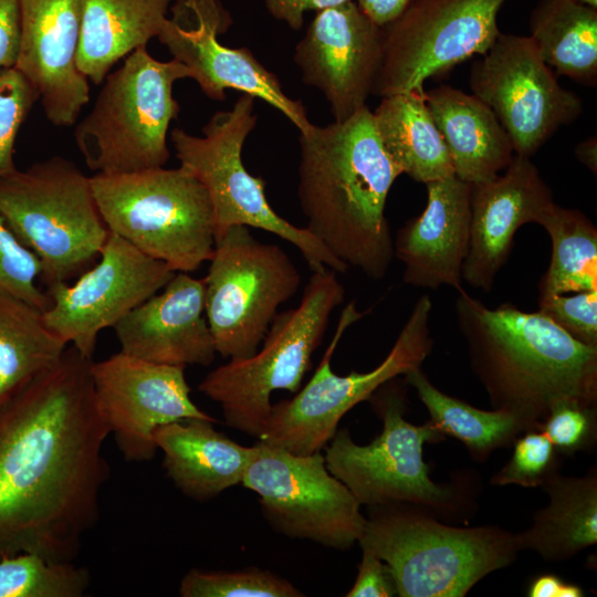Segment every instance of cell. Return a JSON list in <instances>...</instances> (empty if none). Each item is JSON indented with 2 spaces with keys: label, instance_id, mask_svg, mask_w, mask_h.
Masks as SVG:
<instances>
[{
  "label": "cell",
  "instance_id": "cell-23",
  "mask_svg": "<svg viewBox=\"0 0 597 597\" xmlns=\"http://www.w3.org/2000/svg\"><path fill=\"white\" fill-rule=\"evenodd\" d=\"M426 187L427 206L398 230L394 256L404 264L406 284L460 292L470 243L472 185L452 175Z\"/></svg>",
  "mask_w": 597,
  "mask_h": 597
},
{
  "label": "cell",
  "instance_id": "cell-40",
  "mask_svg": "<svg viewBox=\"0 0 597 597\" xmlns=\"http://www.w3.org/2000/svg\"><path fill=\"white\" fill-rule=\"evenodd\" d=\"M347 597H391L397 596L396 585L388 565L362 548V561L353 587Z\"/></svg>",
  "mask_w": 597,
  "mask_h": 597
},
{
  "label": "cell",
  "instance_id": "cell-19",
  "mask_svg": "<svg viewBox=\"0 0 597 597\" xmlns=\"http://www.w3.org/2000/svg\"><path fill=\"white\" fill-rule=\"evenodd\" d=\"M384 29L353 0L317 11L294 61L306 85L329 104L334 122L366 106L383 57Z\"/></svg>",
  "mask_w": 597,
  "mask_h": 597
},
{
  "label": "cell",
  "instance_id": "cell-18",
  "mask_svg": "<svg viewBox=\"0 0 597 597\" xmlns=\"http://www.w3.org/2000/svg\"><path fill=\"white\" fill-rule=\"evenodd\" d=\"M185 368L121 350L93 360L97 408L126 461H150L158 450L154 434L163 425L192 418L217 421L191 400Z\"/></svg>",
  "mask_w": 597,
  "mask_h": 597
},
{
  "label": "cell",
  "instance_id": "cell-13",
  "mask_svg": "<svg viewBox=\"0 0 597 597\" xmlns=\"http://www.w3.org/2000/svg\"><path fill=\"white\" fill-rule=\"evenodd\" d=\"M241 484L259 495L262 513L281 534L345 551L358 543L366 517L321 451L296 454L261 440Z\"/></svg>",
  "mask_w": 597,
  "mask_h": 597
},
{
  "label": "cell",
  "instance_id": "cell-31",
  "mask_svg": "<svg viewBox=\"0 0 597 597\" xmlns=\"http://www.w3.org/2000/svg\"><path fill=\"white\" fill-rule=\"evenodd\" d=\"M66 346L48 329L40 310L0 291V409L52 367Z\"/></svg>",
  "mask_w": 597,
  "mask_h": 597
},
{
  "label": "cell",
  "instance_id": "cell-34",
  "mask_svg": "<svg viewBox=\"0 0 597 597\" xmlns=\"http://www.w3.org/2000/svg\"><path fill=\"white\" fill-rule=\"evenodd\" d=\"M181 597H301L291 582L258 567L235 572L190 569L179 586Z\"/></svg>",
  "mask_w": 597,
  "mask_h": 597
},
{
  "label": "cell",
  "instance_id": "cell-37",
  "mask_svg": "<svg viewBox=\"0 0 597 597\" xmlns=\"http://www.w3.org/2000/svg\"><path fill=\"white\" fill-rule=\"evenodd\" d=\"M39 95L15 67L0 69V177L14 169L18 133Z\"/></svg>",
  "mask_w": 597,
  "mask_h": 597
},
{
  "label": "cell",
  "instance_id": "cell-32",
  "mask_svg": "<svg viewBox=\"0 0 597 597\" xmlns=\"http://www.w3.org/2000/svg\"><path fill=\"white\" fill-rule=\"evenodd\" d=\"M538 224L552 241L538 296L597 291V228L593 221L577 209L554 203Z\"/></svg>",
  "mask_w": 597,
  "mask_h": 597
},
{
  "label": "cell",
  "instance_id": "cell-3",
  "mask_svg": "<svg viewBox=\"0 0 597 597\" xmlns=\"http://www.w3.org/2000/svg\"><path fill=\"white\" fill-rule=\"evenodd\" d=\"M455 317L471 369L493 409L540 425L563 401L596 407L597 347L576 341L537 311L512 304L490 308L464 290L458 292Z\"/></svg>",
  "mask_w": 597,
  "mask_h": 597
},
{
  "label": "cell",
  "instance_id": "cell-33",
  "mask_svg": "<svg viewBox=\"0 0 597 597\" xmlns=\"http://www.w3.org/2000/svg\"><path fill=\"white\" fill-rule=\"evenodd\" d=\"M91 583L86 567L35 553L0 557V597H82Z\"/></svg>",
  "mask_w": 597,
  "mask_h": 597
},
{
  "label": "cell",
  "instance_id": "cell-6",
  "mask_svg": "<svg viewBox=\"0 0 597 597\" xmlns=\"http://www.w3.org/2000/svg\"><path fill=\"white\" fill-rule=\"evenodd\" d=\"M109 232L175 272H193L216 242L213 207L203 184L186 167L91 177Z\"/></svg>",
  "mask_w": 597,
  "mask_h": 597
},
{
  "label": "cell",
  "instance_id": "cell-21",
  "mask_svg": "<svg viewBox=\"0 0 597 597\" xmlns=\"http://www.w3.org/2000/svg\"><path fill=\"white\" fill-rule=\"evenodd\" d=\"M554 203L552 190L531 157L514 155L504 174L472 185L463 281L490 292L516 231L526 223H540Z\"/></svg>",
  "mask_w": 597,
  "mask_h": 597
},
{
  "label": "cell",
  "instance_id": "cell-9",
  "mask_svg": "<svg viewBox=\"0 0 597 597\" xmlns=\"http://www.w3.org/2000/svg\"><path fill=\"white\" fill-rule=\"evenodd\" d=\"M394 380L369 398L383 420L380 434L360 446L347 429L337 430L325 447L326 467L360 505H409L436 517L457 513L458 488L433 482L423 459L425 443L446 437L429 420L417 426L404 418L405 391Z\"/></svg>",
  "mask_w": 597,
  "mask_h": 597
},
{
  "label": "cell",
  "instance_id": "cell-38",
  "mask_svg": "<svg viewBox=\"0 0 597 597\" xmlns=\"http://www.w3.org/2000/svg\"><path fill=\"white\" fill-rule=\"evenodd\" d=\"M557 452L573 454L596 442V407L574 401L555 405L540 423V429Z\"/></svg>",
  "mask_w": 597,
  "mask_h": 597
},
{
  "label": "cell",
  "instance_id": "cell-29",
  "mask_svg": "<svg viewBox=\"0 0 597 597\" xmlns=\"http://www.w3.org/2000/svg\"><path fill=\"white\" fill-rule=\"evenodd\" d=\"M530 38L542 60L583 85L597 81V8L576 0H538Z\"/></svg>",
  "mask_w": 597,
  "mask_h": 597
},
{
  "label": "cell",
  "instance_id": "cell-4",
  "mask_svg": "<svg viewBox=\"0 0 597 597\" xmlns=\"http://www.w3.org/2000/svg\"><path fill=\"white\" fill-rule=\"evenodd\" d=\"M358 544L388 565L400 597H463L520 552L512 532L447 525L409 505L370 507Z\"/></svg>",
  "mask_w": 597,
  "mask_h": 597
},
{
  "label": "cell",
  "instance_id": "cell-46",
  "mask_svg": "<svg viewBox=\"0 0 597 597\" xmlns=\"http://www.w3.org/2000/svg\"><path fill=\"white\" fill-rule=\"evenodd\" d=\"M576 1L590 6L593 8H597V0H576Z\"/></svg>",
  "mask_w": 597,
  "mask_h": 597
},
{
  "label": "cell",
  "instance_id": "cell-11",
  "mask_svg": "<svg viewBox=\"0 0 597 597\" xmlns=\"http://www.w3.org/2000/svg\"><path fill=\"white\" fill-rule=\"evenodd\" d=\"M255 97L242 93L229 111L214 113L196 136L176 127L170 140L180 166L189 169L210 196L216 237L232 226H247L273 233L300 250L313 272L326 268L336 273L349 269L312 232L300 228L269 205L265 180L251 175L242 161L243 144L256 124Z\"/></svg>",
  "mask_w": 597,
  "mask_h": 597
},
{
  "label": "cell",
  "instance_id": "cell-25",
  "mask_svg": "<svg viewBox=\"0 0 597 597\" xmlns=\"http://www.w3.org/2000/svg\"><path fill=\"white\" fill-rule=\"evenodd\" d=\"M426 103L449 151L454 176L470 185L503 171L515 153L493 111L473 94L440 85Z\"/></svg>",
  "mask_w": 597,
  "mask_h": 597
},
{
  "label": "cell",
  "instance_id": "cell-1",
  "mask_svg": "<svg viewBox=\"0 0 597 597\" xmlns=\"http://www.w3.org/2000/svg\"><path fill=\"white\" fill-rule=\"evenodd\" d=\"M73 346L0 409V557L72 562L97 521L109 429Z\"/></svg>",
  "mask_w": 597,
  "mask_h": 597
},
{
  "label": "cell",
  "instance_id": "cell-45",
  "mask_svg": "<svg viewBox=\"0 0 597 597\" xmlns=\"http://www.w3.org/2000/svg\"><path fill=\"white\" fill-rule=\"evenodd\" d=\"M576 159L591 172H597V137L589 136L579 142L574 148Z\"/></svg>",
  "mask_w": 597,
  "mask_h": 597
},
{
  "label": "cell",
  "instance_id": "cell-39",
  "mask_svg": "<svg viewBox=\"0 0 597 597\" xmlns=\"http://www.w3.org/2000/svg\"><path fill=\"white\" fill-rule=\"evenodd\" d=\"M576 341L597 347V291L538 296V310Z\"/></svg>",
  "mask_w": 597,
  "mask_h": 597
},
{
  "label": "cell",
  "instance_id": "cell-24",
  "mask_svg": "<svg viewBox=\"0 0 597 597\" xmlns=\"http://www.w3.org/2000/svg\"><path fill=\"white\" fill-rule=\"evenodd\" d=\"M185 419L158 427L154 440L167 475L185 495L208 501L241 484L253 447L241 446L213 427Z\"/></svg>",
  "mask_w": 597,
  "mask_h": 597
},
{
  "label": "cell",
  "instance_id": "cell-22",
  "mask_svg": "<svg viewBox=\"0 0 597 597\" xmlns=\"http://www.w3.org/2000/svg\"><path fill=\"white\" fill-rule=\"evenodd\" d=\"M121 352L157 364L209 366L214 341L205 314V282L176 272L115 326Z\"/></svg>",
  "mask_w": 597,
  "mask_h": 597
},
{
  "label": "cell",
  "instance_id": "cell-7",
  "mask_svg": "<svg viewBox=\"0 0 597 597\" xmlns=\"http://www.w3.org/2000/svg\"><path fill=\"white\" fill-rule=\"evenodd\" d=\"M344 300L345 289L335 271L313 272L300 304L276 314L261 349L229 359L202 379L198 389L221 406L227 426L260 438L272 410V392L301 389L331 315Z\"/></svg>",
  "mask_w": 597,
  "mask_h": 597
},
{
  "label": "cell",
  "instance_id": "cell-28",
  "mask_svg": "<svg viewBox=\"0 0 597 597\" xmlns=\"http://www.w3.org/2000/svg\"><path fill=\"white\" fill-rule=\"evenodd\" d=\"M371 113L381 146L401 174L425 185L454 175L426 94L410 92L381 97Z\"/></svg>",
  "mask_w": 597,
  "mask_h": 597
},
{
  "label": "cell",
  "instance_id": "cell-27",
  "mask_svg": "<svg viewBox=\"0 0 597 597\" xmlns=\"http://www.w3.org/2000/svg\"><path fill=\"white\" fill-rule=\"evenodd\" d=\"M548 504L533 516L532 525L514 533L519 551L530 549L548 562L569 559L597 542V470L584 476L553 471L541 485Z\"/></svg>",
  "mask_w": 597,
  "mask_h": 597
},
{
  "label": "cell",
  "instance_id": "cell-44",
  "mask_svg": "<svg viewBox=\"0 0 597 597\" xmlns=\"http://www.w3.org/2000/svg\"><path fill=\"white\" fill-rule=\"evenodd\" d=\"M413 0H357L358 7L384 28L398 18Z\"/></svg>",
  "mask_w": 597,
  "mask_h": 597
},
{
  "label": "cell",
  "instance_id": "cell-17",
  "mask_svg": "<svg viewBox=\"0 0 597 597\" xmlns=\"http://www.w3.org/2000/svg\"><path fill=\"white\" fill-rule=\"evenodd\" d=\"M170 10L157 38L172 59L189 69L205 95L223 101L226 90H237L276 108L298 133L312 125L301 101L287 96L276 75L248 48L221 44L218 36L231 19L219 0H176Z\"/></svg>",
  "mask_w": 597,
  "mask_h": 597
},
{
  "label": "cell",
  "instance_id": "cell-26",
  "mask_svg": "<svg viewBox=\"0 0 597 597\" xmlns=\"http://www.w3.org/2000/svg\"><path fill=\"white\" fill-rule=\"evenodd\" d=\"M172 0H84L78 71L100 85L122 59L157 38Z\"/></svg>",
  "mask_w": 597,
  "mask_h": 597
},
{
  "label": "cell",
  "instance_id": "cell-41",
  "mask_svg": "<svg viewBox=\"0 0 597 597\" xmlns=\"http://www.w3.org/2000/svg\"><path fill=\"white\" fill-rule=\"evenodd\" d=\"M19 44V0H0V69L15 66Z\"/></svg>",
  "mask_w": 597,
  "mask_h": 597
},
{
  "label": "cell",
  "instance_id": "cell-36",
  "mask_svg": "<svg viewBox=\"0 0 597 597\" xmlns=\"http://www.w3.org/2000/svg\"><path fill=\"white\" fill-rule=\"evenodd\" d=\"M557 460V451L543 431H525L513 442L510 460L491 478V484L541 486L558 469Z\"/></svg>",
  "mask_w": 597,
  "mask_h": 597
},
{
  "label": "cell",
  "instance_id": "cell-16",
  "mask_svg": "<svg viewBox=\"0 0 597 597\" xmlns=\"http://www.w3.org/2000/svg\"><path fill=\"white\" fill-rule=\"evenodd\" d=\"M175 273L109 232L94 266L73 284L46 286L51 304L42 312L43 322L63 343L93 359L98 333L163 290Z\"/></svg>",
  "mask_w": 597,
  "mask_h": 597
},
{
  "label": "cell",
  "instance_id": "cell-5",
  "mask_svg": "<svg viewBox=\"0 0 597 597\" xmlns=\"http://www.w3.org/2000/svg\"><path fill=\"white\" fill-rule=\"evenodd\" d=\"M187 77L189 69L175 59L158 61L146 48L128 54L74 129L86 166L102 175L163 167L170 157L168 129L180 112L172 87Z\"/></svg>",
  "mask_w": 597,
  "mask_h": 597
},
{
  "label": "cell",
  "instance_id": "cell-35",
  "mask_svg": "<svg viewBox=\"0 0 597 597\" xmlns=\"http://www.w3.org/2000/svg\"><path fill=\"white\" fill-rule=\"evenodd\" d=\"M41 274L38 256L17 238L0 216V291L44 312L51 300L36 284Z\"/></svg>",
  "mask_w": 597,
  "mask_h": 597
},
{
  "label": "cell",
  "instance_id": "cell-15",
  "mask_svg": "<svg viewBox=\"0 0 597 597\" xmlns=\"http://www.w3.org/2000/svg\"><path fill=\"white\" fill-rule=\"evenodd\" d=\"M469 84L493 111L520 156H533L583 112L582 98L559 85L530 36L501 32L473 62Z\"/></svg>",
  "mask_w": 597,
  "mask_h": 597
},
{
  "label": "cell",
  "instance_id": "cell-30",
  "mask_svg": "<svg viewBox=\"0 0 597 597\" xmlns=\"http://www.w3.org/2000/svg\"><path fill=\"white\" fill-rule=\"evenodd\" d=\"M429 412V421L446 437L460 440L475 461L512 446L522 433L540 425L506 409L482 410L439 390L421 370L404 375Z\"/></svg>",
  "mask_w": 597,
  "mask_h": 597
},
{
  "label": "cell",
  "instance_id": "cell-20",
  "mask_svg": "<svg viewBox=\"0 0 597 597\" xmlns=\"http://www.w3.org/2000/svg\"><path fill=\"white\" fill-rule=\"evenodd\" d=\"M84 0H19L20 44L15 63L39 95L46 119L75 124L90 101L88 80L78 71Z\"/></svg>",
  "mask_w": 597,
  "mask_h": 597
},
{
  "label": "cell",
  "instance_id": "cell-10",
  "mask_svg": "<svg viewBox=\"0 0 597 597\" xmlns=\"http://www.w3.org/2000/svg\"><path fill=\"white\" fill-rule=\"evenodd\" d=\"M431 311L430 296L421 295L394 346L376 368L339 376L333 373L331 359L346 329L364 316L356 302H349L313 377L292 399L272 405L259 440L296 454L322 451L347 411L369 400L384 384L421 368L433 347L429 328Z\"/></svg>",
  "mask_w": 597,
  "mask_h": 597
},
{
  "label": "cell",
  "instance_id": "cell-14",
  "mask_svg": "<svg viewBox=\"0 0 597 597\" xmlns=\"http://www.w3.org/2000/svg\"><path fill=\"white\" fill-rule=\"evenodd\" d=\"M505 0H413L385 25L381 64L371 94L416 92L468 59L484 54L501 33Z\"/></svg>",
  "mask_w": 597,
  "mask_h": 597
},
{
  "label": "cell",
  "instance_id": "cell-8",
  "mask_svg": "<svg viewBox=\"0 0 597 597\" xmlns=\"http://www.w3.org/2000/svg\"><path fill=\"white\" fill-rule=\"evenodd\" d=\"M0 216L40 260L46 286L84 272L109 235L91 177L61 156L1 176Z\"/></svg>",
  "mask_w": 597,
  "mask_h": 597
},
{
  "label": "cell",
  "instance_id": "cell-2",
  "mask_svg": "<svg viewBox=\"0 0 597 597\" xmlns=\"http://www.w3.org/2000/svg\"><path fill=\"white\" fill-rule=\"evenodd\" d=\"M297 196L312 232L348 268L380 281L394 259L385 214L401 175L384 150L367 106L344 122L300 133Z\"/></svg>",
  "mask_w": 597,
  "mask_h": 597
},
{
  "label": "cell",
  "instance_id": "cell-42",
  "mask_svg": "<svg viewBox=\"0 0 597 597\" xmlns=\"http://www.w3.org/2000/svg\"><path fill=\"white\" fill-rule=\"evenodd\" d=\"M269 12L277 20L286 22L293 30L303 25L304 12L344 3L349 0H264Z\"/></svg>",
  "mask_w": 597,
  "mask_h": 597
},
{
  "label": "cell",
  "instance_id": "cell-12",
  "mask_svg": "<svg viewBox=\"0 0 597 597\" xmlns=\"http://www.w3.org/2000/svg\"><path fill=\"white\" fill-rule=\"evenodd\" d=\"M205 282V314L217 354L241 359L263 342L281 304L294 296L302 276L277 244L232 226L216 237Z\"/></svg>",
  "mask_w": 597,
  "mask_h": 597
},
{
  "label": "cell",
  "instance_id": "cell-43",
  "mask_svg": "<svg viewBox=\"0 0 597 597\" xmlns=\"http://www.w3.org/2000/svg\"><path fill=\"white\" fill-rule=\"evenodd\" d=\"M584 595L579 586L565 583L553 574L537 576L527 590L530 597H583Z\"/></svg>",
  "mask_w": 597,
  "mask_h": 597
}]
</instances>
